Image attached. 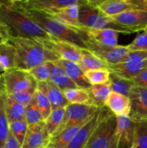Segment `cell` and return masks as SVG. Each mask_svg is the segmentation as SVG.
Wrapping results in <instances>:
<instances>
[{"label":"cell","instance_id":"18","mask_svg":"<svg viewBox=\"0 0 147 148\" xmlns=\"http://www.w3.org/2000/svg\"><path fill=\"white\" fill-rule=\"evenodd\" d=\"M37 89L46 95L51 104L52 111L59 108H66L69 104L63 91L52 83L50 81L37 82Z\"/></svg>","mask_w":147,"mask_h":148},{"label":"cell","instance_id":"20","mask_svg":"<svg viewBox=\"0 0 147 148\" xmlns=\"http://www.w3.org/2000/svg\"><path fill=\"white\" fill-rule=\"evenodd\" d=\"M82 31L88 38L101 45L109 47L118 46V34L117 31L111 29H91L82 27Z\"/></svg>","mask_w":147,"mask_h":148},{"label":"cell","instance_id":"2","mask_svg":"<svg viewBox=\"0 0 147 148\" xmlns=\"http://www.w3.org/2000/svg\"><path fill=\"white\" fill-rule=\"evenodd\" d=\"M16 51V68L29 71L47 62H55L59 57L43 46L38 39L25 37H10L7 39Z\"/></svg>","mask_w":147,"mask_h":148},{"label":"cell","instance_id":"21","mask_svg":"<svg viewBox=\"0 0 147 148\" xmlns=\"http://www.w3.org/2000/svg\"><path fill=\"white\" fill-rule=\"evenodd\" d=\"M105 106L116 117L129 116L131 104L128 96L111 92L105 101Z\"/></svg>","mask_w":147,"mask_h":148},{"label":"cell","instance_id":"37","mask_svg":"<svg viewBox=\"0 0 147 148\" xmlns=\"http://www.w3.org/2000/svg\"><path fill=\"white\" fill-rule=\"evenodd\" d=\"M27 130V124L24 119L10 123V133L15 137V139L21 145V146L24 143Z\"/></svg>","mask_w":147,"mask_h":148},{"label":"cell","instance_id":"39","mask_svg":"<svg viewBox=\"0 0 147 148\" xmlns=\"http://www.w3.org/2000/svg\"><path fill=\"white\" fill-rule=\"evenodd\" d=\"M36 90H37V88H30V89L25 90L19 91V92H16L12 94H7V95L10 97L12 99L15 101L16 102L26 107L30 103L34 95H35Z\"/></svg>","mask_w":147,"mask_h":148},{"label":"cell","instance_id":"44","mask_svg":"<svg viewBox=\"0 0 147 148\" xmlns=\"http://www.w3.org/2000/svg\"><path fill=\"white\" fill-rule=\"evenodd\" d=\"M118 136L116 134V137H115V140L113 141V143H112L110 146L108 148H118Z\"/></svg>","mask_w":147,"mask_h":148},{"label":"cell","instance_id":"28","mask_svg":"<svg viewBox=\"0 0 147 148\" xmlns=\"http://www.w3.org/2000/svg\"><path fill=\"white\" fill-rule=\"evenodd\" d=\"M0 64L5 71L16 68L15 49L7 40L0 44Z\"/></svg>","mask_w":147,"mask_h":148},{"label":"cell","instance_id":"24","mask_svg":"<svg viewBox=\"0 0 147 148\" xmlns=\"http://www.w3.org/2000/svg\"><path fill=\"white\" fill-rule=\"evenodd\" d=\"M63 93L70 104H87L97 106L92 98L90 90L81 88H71L63 90Z\"/></svg>","mask_w":147,"mask_h":148},{"label":"cell","instance_id":"26","mask_svg":"<svg viewBox=\"0 0 147 148\" xmlns=\"http://www.w3.org/2000/svg\"><path fill=\"white\" fill-rule=\"evenodd\" d=\"M78 64L84 73L88 71L94 70V69H108V64L106 62L97 57L89 51L85 49H82V58L78 62Z\"/></svg>","mask_w":147,"mask_h":148},{"label":"cell","instance_id":"38","mask_svg":"<svg viewBox=\"0 0 147 148\" xmlns=\"http://www.w3.org/2000/svg\"><path fill=\"white\" fill-rule=\"evenodd\" d=\"M35 95L39 109L41 112L43 121H45L52 112L51 104L46 94L43 93L42 91L39 90L38 89L36 90Z\"/></svg>","mask_w":147,"mask_h":148},{"label":"cell","instance_id":"8","mask_svg":"<svg viewBox=\"0 0 147 148\" xmlns=\"http://www.w3.org/2000/svg\"><path fill=\"white\" fill-rule=\"evenodd\" d=\"M99 106L87 104H69L65 108V113L60 126L52 137L58 135L63 130L93 115Z\"/></svg>","mask_w":147,"mask_h":148},{"label":"cell","instance_id":"47","mask_svg":"<svg viewBox=\"0 0 147 148\" xmlns=\"http://www.w3.org/2000/svg\"><path fill=\"white\" fill-rule=\"evenodd\" d=\"M5 41V40H4V38H3L2 37H1V36H0V44H1V43H3V42H4Z\"/></svg>","mask_w":147,"mask_h":148},{"label":"cell","instance_id":"6","mask_svg":"<svg viewBox=\"0 0 147 148\" xmlns=\"http://www.w3.org/2000/svg\"><path fill=\"white\" fill-rule=\"evenodd\" d=\"M88 1L108 17L130 10L147 11V0H88Z\"/></svg>","mask_w":147,"mask_h":148},{"label":"cell","instance_id":"4","mask_svg":"<svg viewBox=\"0 0 147 148\" xmlns=\"http://www.w3.org/2000/svg\"><path fill=\"white\" fill-rule=\"evenodd\" d=\"M79 21L82 27L86 28L111 29L123 34L134 33L131 29L112 22L109 17L105 15L97 7L89 4L88 0L79 7Z\"/></svg>","mask_w":147,"mask_h":148},{"label":"cell","instance_id":"12","mask_svg":"<svg viewBox=\"0 0 147 148\" xmlns=\"http://www.w3.org/2000/svg\"><path fill=\"white\" fill-rule=\"evenodd\" d=\"M86 0H12L15 6L27 10L53 12L59 9L73 5L84 4Z\"/></svg>","mask_w":147,"mask_h":148},{"label":"cell","instance_id":"27","mask_svg":"<svg viewBox=\"0 0 147 148\" xmlns=\"http://www.w3.org/2000/svg\"><path fill=\"white\" fill-rule=\"evenodd\" d=\"M49 81L60 88L61 90H65L71 88H78L76 85L66 75L63 69L53 62Z\"/></svg>","mask_w":147,"mask_h":148},{"label":"cell","instance_id":"41","mask_svg":"<svg viewBox=\"0 0 147 148\" xmlns=\"http://www.w3.org/2000/svg\"><path fill=\"white\" fill-rule=\"evenodd\" d=\"M131 80L133 82L134 86L147 88V69L141 71Z\"/></svg>","mask_w":147,"mask_h":148},{"label":"cell","instance_id":"49","mask_svg":"<svg viewBox=\"0 0 147 148\" xmlns=\"http://www.w3.org/2000/svg\"><path fill=\"white\" fill-rule=\"evenodd\" d=\"M43 148H45V147H43Z\"/></svg>","mask_w":147,"mask_h":148},{"label":"cell","instance_id":"33","mask_svg":"<svg viewBox=\"0 0 147 148\" xmlns=\"http://www.w3.org/2000/svg\"><path fill=\"white\" fill-rule=\"evenodd\" d=\"M111 92L112 91L109 82L106 83L92 85L90 88V92L92 95V98L99 107L105 106V101Z\"/></svg>","mask_w":147,"mask_h":148},{"label":"cell","instance_id":"9","mask_svg":"<svg viewBox=\"0 0 147 148\" xmlns=\"http://www.w3.org/2000/svg\"><path fill=\"white\" fill-rule=\"evenodd\" d=\"M38 40L46 49L57 55L59 59L78 63L82 58V49L69 42L50 35L48 37L38 39Z\"/></svg>","mask_w":147,"mask_h":148},{"label":"cell","instance_id":"16","mask_svg":"<svg viewBox=\"0 0 147 148\" xmlns=\"http://www.w3.org/2000/svg\"><path fill=\"white\" fill-rule=\"evenodd\" d=\"M55 64L63 69L66 75L78 88L90 90L92 85L86 79L85 73L78 63L60 59L55 62Z\"/></svg>","mask_w":147,"mask_h":148},{"label":"cell","instance_id":"30","mask_svg":"<svg viewBox=\"0 0 147 148\" xmlns=\"http://www.w3.org/2000/svg\"><path fill=\"white\" fill-rule=\"evenodd\" d=\"M65 113V108H59L52 111L47 119L45 121L44 130L46 134L51 137L60 126Z\"/></svg>","mask_w":147,"mask_h":148},{"label":"cell","instance_id":"29","mask_svg":"<svg viewBox=\"0 0 147 148\" xmlns=\"http://www.w3.org/2000/svg\"><path fill=\"white\" fill-rule=\"evenodd\" d=\"M109 82L110 84L112 92H117L128 97L131 88L134 87V84L132 80L118 77L112 72H110V75Z\"/></svg>","mask_w":147,"mask_h":148},{"label":"cell","instance_id":"40","mask_svg":"<svg viewBox=\"0 0 147 148\" xmlns=\"http://www.w3.org/2000/svg\"><path fill=\"white\" fill-rule=\"evenodd\" d=\"M129 51H147V31L144 30L126 46Z\"/></svg>","mask_w":147,"mask_h":148},{"label":"cell","instance_id":"34","mask_svg":"<svg viewBox=\"0 0 147 148\" xmlns=\"http://www.w3.org/2000/svg\"><path fill=\"white\" fill-rule=\"evenodd\" d=\"M36 93V92H35ZM24 119L27 122V126L37 124L43 121L41 112L39 109L38 105L36 99V95H35L30 103L25 107V114Z\"/></svg>","mask_w":147,"mask_h":148},{"label":"cell","instance_id":"10","mask_svg":"<svg viewBox=\"0 0 147 148\" xmlns=\"http://www.w3.org/2000/svg\"><path fill=\"white\" fill-rule=\"evenodd\" d=\"M87 50L108 64H115L122 62L129 50L126 46L109 47L101 45L88 38L85 42Z\"/></svg>","mask_w":147,"mask_h":148},{"label":"cell","instance_id":"42","mask_svg":"<svg viewBox=\"0 0 147 148\" xmlns=\"http://www.w3.org/2000/svg\"><path fill=\"white\" fill-rule=\"evenodd\" d=\"M4 148H22V146L10 132V134L5 143Z\"/></svg>","mask_w":147,"mask_h":148},{"label":"cell","instance_id":"35","mask_svg":"<svg viewBox=\"0 0 147 148\" xmlns=\"http://www.w3.org/2000/svg\"><path fill=\"white\" fill-rule=\"evenodd\" d=\"M53 64V62H44L32 68L28 72L37 82H46L50 79Z\"/></svg>","mask_w":147,"mask_h":148},{"label":"cell","instance_id":"7","mask_svg":"<svg viewBox=\"0 0 147 148\" xmlns=\"http://www.w3.org/2000/svg\"><path fill=\"white\" fill-rule=\"evenodd\" d=\"M2 77L4 92L7 94L37 88V82L27 70L14 68L5 71Z\"/></svg>","mask_w":147,"mask_h":148},{"label":"cell","instance_id":"23","mask_svg":"<svg viewBox=\"0 0 147 148\" xmlns=\"http://www.w3.org/2000/svg\"><path fill=\"white\" fill-rule=\"evenodd\" d=\"M79 4H73L63 8L59 9L51 14L59 20L73 28L82 30V26L79 21Z\"/></svg>","mask_w":147,"mask_h":148},{"label":"cell","instance_id":"14","mask_svg":"<svg viewBox=\"0 0 147 148\" xmlns=\"http://www.w3.org/2000/svg\"><path fill=\"white\" fill-rule=\"evenodd\" d=\"M131 111L128 116L134 122L147 121V88L134 86L130 91Z\"/></svg>","mask_w":147,"mask_h":148},{"label":"cell","instance_id":"19","mask_svg":"<svg viewBox=\"0 0 147 148\" xmlns=\"http://www.w3.org/2000/svg\"><path fill=\"white\" fill-rule=\"evenodd\" d=\"M108 69L117 76L131 80L141 71L147 69V59L139 62H122L108 64Z\"/></svg>","mask_w":147,"mask_h":148},{"label":"cell","instance_id":"13","mask_svg":"<svg viewBox=\"0 0 147 148\" xmlns=\"http://www.w3.org/2000/svg\"><path fill=\"white\" fill-rule=\"evenodd\" d=\"M109 18L119 25L131 29L134 33L144 31L147 28L146 10H130L109 16Z\"/></svg>","mask_w":147,"mask_h":148},{"label":"cell","instance_id":"48","mask_svg":"<svg viewBox=\"0 0 147 148\" xmlns=\"http://www.w3.org/2000/svg\"><path fill=\"white\" fill-rule=\"evenodd\" d=\"M146 30V31H147V28H146V30Z\"/></svg>","mask_w":147,"mask_h":148},{"label":"cell","instance_id":"17","mask_svg":"<svg viewBox=\"0 0 147 148\" xmlns=\"http://www.w3.org/2000/svg\"><path fill=\"white\" fill-rule=\"evenodd\" d=\"M134 121L128 116H117L118 148H132L134 142Z\"/></svg>","mask_w":147,"mask_h":148},{"label":"cell","instance_id":"43","mask_svg":"<svg viewBox=\"0 0 147 148\" xmlns=\"http://www.w3.org/2000/svg\"><path fill=\"white\" fill-rule=\"evenodd\" d=\"M0 36L5 40H7V39L10 38V33L8 28L1 23H0Z\"/></svg>","mask_w":147,"mask_h":148},{"label":"cell","instance_id":"32","mask_svg":"<svg viewBox=\"0 0 147 148\" xmlns=\"http://www.w3.org/2000/svg\"><path fill=\"white\" fill-rule=\"evenodd\" d=\"M134 142L132 148H147V121L134 122Z\"/></svg>","mask_w":147,"mask_h":148},{"label":"cell","instance_id":"11","mask_svg":"<svg viewBox=\"0 0 147 148\" xmlns=\"http://www.w3.org/2000/svg\"><path fill=\"white\" fill-rule=\"evenodd\" d=\"M110 112L105 106H99L92 118L79 130L66 148H84L98 124Z\"/></svg>","mask_w":147,"mask_h":148},{"label":"cell","instance_id":"36","mask_svg":"<svg viewBox=\"0 0 147 148\" xmlns=\"http://www.w3.org/2000/svg\"><path fill=\"white\" fill-rule=\"evenodd\" d=\"M110 71L108 69H98L85 72V76L92 85L109 82Z\"/></svg>","mask_w":147,"mask_h":148},{"label":"cell","instance_id":"25","mask_svg":"<svg viewBox=\"0 0 147 148\" xmlns=\"http://www.w3.org/2000/svg\"><path fill=\"white\" fill-rule=\"evenodd\" d=\"M4 111L9 123L24 119L25 106L12 99L7 93L4 98Z\"/></svg>","mask_w":147,"mask_h":148},{"label":"cell","instance_id":"15","mask_svg":"<svg viewBox=\"0 0 147 148\" xmlns=\"http://www.w3.org/2000/svg\"><path fill=\"white\" fill-rule=\"evenodd\" d=\"M45 121L27 126V130L22 148H46L50 137L44 130Z\"/></svg>","mask_w":147,"mask_h":148},{"label":"cell","instance_id":"1","mask_svg":"<svg viewBox=\"0 0 147 148\" xmlns=\"http://www.w3.org/2000/svg\"><path fill=\"white\" fill-rule=\"evenodd\" d=\"M15 7L21 10L26 16H27L48 35L61 40L69 42L78 46L81 49L87 50L85 42L88 39V37L82 31V29L78 30L73 28L63 23L51 14L46 12L27 10L17 6Z\"/></svg>","mask_w":147,"mask_h":148},{"label":"cell","instance_id":"31","mask_svg":"<svg viewBox=\"0 0 147 148\" xmlns=\"http://www.w3.org/2000/svg\"><path fill=\"white\" fill-rule=\"evenodd\" d=\"M6 92H0V148H4L5 143L10 134V123L4 111V98Z\"/></svg>","mask_w":147,"mask_h":148},{"label":"cell","instance_id":"45","mask_svg":"<svg viewBox=\"0 0 147 148\" xmlns=\"http://www.w3.org/2000/svg\"><path fill=\"white\" fill-rule=\"evenodd\" d=\"M2 90H4V81H3V77L2 75L0 76V92Z\"/></svg>","mask_w":147,"mask_h":148},{"label":"cell","instance_id":"46","mask_svg":"<svg viewBox=\"0 0 147 148\" xmlns=\"http://www.w3.org/2000/svg\"><path fill=\"white\" fill-rule=\"evenodd\" d=\"M4 72H5V69H4V67L0 64V76H1Z\"/></svg>","mask_w":147,"mask_h":148},{"label":"cell","instance_id":"3","mask_svg":"<svg viewBox=\"0 0 147 148\" xmlns=\"http://www.w3.org/2000/svg\"><path fill=\"white\" fill-rule=\"evenodd\" d=\"M0 23L8 28L10 37L40 39L49 36L41 27L17 8L12 0L0 1Z\"/></svg>","mask_w":147,"mask_h":148},{"label":"cell","instance_id":"5","mask_svg":"<svg viewBox=\"0 0 147 148\" xmlns=\"http://www.w3.org/2000/svg\"><path fill=\"white\" fill-rule=\"evenodd\" d=\"M117 117L110 113L98 124L84 148H108L116 137Z\"/></svg>","mask_w":147,"mask_h":148},{"label":"cell","instance_id":"22","mask_svg":"<svg viewBox=\"0 0 147 148\" xmlns=\"http://www.w3.org/2000/svg\"><path fill=\"white\" fill-rule=\"evenodd\" d=\"M92 116L81 121L79 124L66 129L58 135L50 137L46 148H66L76 135V133L79 132V130L92 118Z\"/></svg>","mask_w":147,"mask_h":148}]
</instances>
